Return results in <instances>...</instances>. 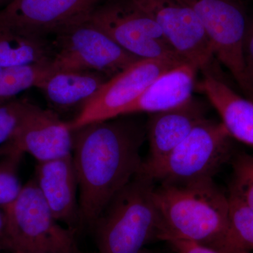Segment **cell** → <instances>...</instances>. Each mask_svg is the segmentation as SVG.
<instances>
[{
	"instance_id": "52a82bcc",
	"label": "cell",
	"mask_w": 253,
	"mask_h": 253,
	"mask_svg": "<svg viewBox=\"0 0 253 253\" xmlns=\"http://www.w3.org/2000/svg\"><path fill=\"white\" fill-rule=\"evenodd\" d=\"M56 36L53 71H96L110 78L141 59L123 49L89 19Z\"/></svg>"
},
{
	"instance_id": "4fadbf2b",
	"label": "cell",
	"mask_w": 253,
	"mask_h": 253,
	"mask_svg": "<svg viewBox=\"0 0 253 253\" xmlns=\"http://www.w3.org/2000/svg\"><path fill=\"white\" fill-rule=\"evenodd\" d=\"M206 113V105L192 96L175 108L149 114L146 124L149 153L142 168H150L163 161L207 118Z\"/></svg>"
},
{
	"instance_id": "ba28073f",
	"label": "cell",
	"mask_w": 253,
	"mask_h": 253,
	"mask_svg": "<svg viewBox=\"0 0 253 253\" xmlns=\"http://www.w3.org/2000/svg\"><path fill=\"white\" fill-rule=\"evenodd\" d=\"M186 61L180 56H168L131 63L107 80L69 122L70 126L73 131L90 123L120 117L156 78Z\"/></svg>"
},
{
	"instance_id": "7c38bea8",
	"label": "cell",
	"mask_w": 253,
	"mask_h": 253,
	"mask_svg": "<svg viewBox=\"0 0 253 253\" xmlns=\"http://www.w3.org/2000/svg\"><path fill=\"white\" fill-rule=\"evenodd\" d=\"M73 131L57 112L28 102L15 135L13 154H28L39 162L72 156Z\"/></svg>"
},
{
	"instance_id": "e0dca14e",
	"label": "cell",
	"mask_w": 253,
	"mask_h": 253,
	"mask_svg": "<svg viewBox=\"0 0 253 253\" xmlns=\"http://www.w3.org/2000/svg\"><path fill=\"white\" fill-rule=\"evenodd\" d=\"M109 78L96 71H52L38 89L56 112L81 109Z\"/></svg>"
},
{
	"instance_id": "6da1fadb",
	"label": "cell",
	"mask_w": 253,
	"mask_h": 253,
	"mask_svg": "<svg viewBox=\"0 0 253 253\" xmlns=\"http://www.w3.org/2000/svg\"><path fill=\"white\" fill-rule=\"evenodd\" d=\"M146 125L126 116L73 130L72 158L82 221L94 224L106 206L142 167Z\"/></svg>"
},
{
	"instance_id": "8fae6325",
	"label": "cell",
	"mask_w": 253,
	"mask_h": 253,
	"mask_svg": "<svg viewBox=\"0 0 253 253\" xmlns=\"http://www.w3.org/2000/svg\"><path fill=\"white\" fill-rule=\"evenodd\" d=\"M108 0H11L0 9V26L45 37L88 21Z\"/></svg>"
},
{
	"instance_id": "8992f818",
	"label": "cell",
	"mask_w": 253,
	"mask_h": 253,
	"mask_svg": "<svg viewBox=\"0 0 253 253\" xmlns=\"http://www.w3.org/2000/svg\"><path fill=\"white\" fill-rule=\"evenodd\" d=\"M194 11L204 28L214 58L228 70L246 99L253 86L244 57L249 19L243 0H179Z\"/></svg>"
},
{
	"instance_id": "4dcf8cb0",
	"label": "cell",
	"mask_w": 253,
	"mask_h": 253,
	"mask_svg": "<svg viewBox=\"0 0 253 253\" xmlns=\"http://www.w3.org/2000/svg\"><path fill=\"white\" fill-rule=\"evenodd\" d=\"M144 253H150L149 251H148L147 250H146V251H145V252Z\"/></svg>"
},
{
	"instance_id": "484cf974",
	"label": "cell",
	"mask_w": 253,
	"mask_h": 253,
	"mask_svg": "<svg viewBox=\"0 0 253 253\" xmlns=\"http://www.w3.org/2000/svg\"><path fill=\"white\" fill-rule=\"evenodd\" d=\"M0 245L6 248V236H5V216L4 211L0 209Z\"/></svg>"
},
{
	"instance_id": "3957f363",
	"label": "cell",
	"mask_w": 253,
	"mask_h": 253,
	"mask_svg": "<svg viewBox=\"0 0 253 253\" xmlns=\"http://www.w3.org/2000/svg\"><path fill=\"white\" fill-rule=\"evenodd\" d=\"M155 186L141 169L111 200L95 222L97 253H144L150 243L161 241Z\"/></svg>"
},
{
	"instance_id": "277c9868",
	"label": "cell",
	"mask_w": 253,
	"mask_h": 253,
	"mask_svg": "<svg viewBox=\"0 0 253 253\" xmlns=\"http://www.w3.org/2000/svg\"><path fill=\"white\" fill-rule=\"evenodd\" d=\"M6 248L35 253H80L74 231L61 225L35 179L4 209Z\"/></svg>"
},
{
	"instance_id": "7a4b0ae2",
	"label": "cell",
	"mask_w": 253,
	"mask_h": 253,
	"mask_svg": "<svg viewBox=\"0 0 253 253\" xmlns=\"http://www.w3.org/2000/svg\"><path fill=\"white\" fill-rule=\"evenodd\" d=\"M154 199L161 217V241L184 240L222 253L229 229V196L214 179L160 184Z\"/></svg>"
},
{
	"instance_id": "ac0fdd59",
	"label": "cell",
	"mask_w": 253,
	"mask_h": 253,
	"mask_svg": "<svg viewBox=\"0 0 253 253\" xmlns=\"http://www.w3.org/2000/svg\"><path fill=\"white\" fill-rule=\"evenodd\" d=\"M53 54L44 37L0 26V67L47 62Z\"/></svg>"
},
{
	"instance_id": "4316f807",
	"label": "cell",
	"mask_w": 253,
	"mask_h": 253,
	"mask_svg": "<svg viewBox=\"0 0 253 253\" xmlns=\"http://www.w3.org/2000/svg\"><path fill=\"white\" fill-rule=\"evenodd\" d=\"M249 78L253 86V71H251V72L249 73Z\"/></svg>"
},
{
	"instance_id": "5b68a950",
	"label": "cell",
	"mask_w": 253,
	"mask_h": 253,
	"mask_svg": "<svg viewBox=\"0 0 253 253\" xmlns=\"http://www.w3.org/2000/svg\"><path fill=\"white\" fill-rule=\"evenodd\" d=\"M231 139L221 122L206 118L163 161L141 171L159 184L213 179L229 158Z\"/></svg>"
},
{
	"instance_id": "d6986e66",
	"label": "cell",
	"mask_w": 253,
	"mask_h": 253,
	"mask_svg": "<svg viewBox=\"0 0 253 253\" xmlns=\"http://www.w3.org/2000/svg\"><path fill=\"white\" fill-rule=\"evenodd\" d=\"M52 71L51 61L0 67V105L16 99L17 95L32 87H39Z\"/></svg>"
},
{
	"instance_id": "cb8c5ba5",
	"label": "cell",
	"mask_w": 253,
	"mask_h": 253,
	"mask_svg": "<svg viewBox=\"0 0 253 253\" xmlns=\"http://www.w3.org/2000/svg\"><path fill=\"white\" fill-rule=\"evenodd\" d=\"M176 253H220L207 246L184 240H170L167 241Z\"/></svg>"
},
{
	"instance_id": "9c48e42d",
	"label": "cell",
	"mask_w": 253,
	"mask_h": 253,
	"mask_svg": "<svg viewBox=\"0 0 253 253\" xmlns=\"http://www.w3.org/2000/svg\"><path fill=\"white\" fill-rule=\"evenodd\" d=\"M89 21L139 59L180 56L154 20L131 0H108L95 10Z\"/></svg>"
},
{
	"instance_id": "603a6c76",
	"label": "cell",
	"mask_w": 253,
	"mask_h": 253,
	"mask_svg": "<svg viewBox=\"0 0 253 253\" xmlns=\"http://www.w3.org/2000/svg\"><path fill=\"white\" fill-rule=\"evenodd\" d=\"M22 154H13L0 163V208L4 209L17 197L22 189L16 173V166Z\"/></svg>"
},
{
	"instance_id": "30bf717a",
	"label": "cell",
	"mask_w": 253,
	"mask_h": 253,
	"mask_svg": "<svg viewBox=\"0 0 253 253\" xmlns=\"http://www.w3.org/2000/svg\"><path fill=\"white\" fill-rule=\"evenodd\" d=\"M159 26L179 56L204 74L211 71L214 54L204 28L194 11L179 0H131Z\"/></svg>"
},
{
	"instance_id": "f546056e",
	"label": "cell",
	"mask_w": 253,
	"mask_h": 253,
	"mask_svg": "<svg viewBox=\"0 0 253 253\" xmlns=\"http://www.w3.org/2000/svg\"><path fill=\"white\" fill-rule=\"evenodd\" d=\"M4 249V248L2 247V246L0 245V253H2V249Z\"/></svg>"
},
{
	"instance_id": "44dd1931",
	"label": "cell",
	"mask_w": 253,
	"mask_h": 253,
	"mask_svg": "<svg viewBox=\"0 0 253 253\" xmlns=\"http://www.w3.org/2000/svg\"><path fill=\"white\" fill-rule=\"evenodd\" d=\"M28 102L14 99L0 105V155L7 156L12 153L13 141Z\"/></svg>"
},
{
	"instance_id": "d4e9b609",
	"label": "cell",
	"mask_w": 253,
	"mask_h": 253,
	"mask_svg": "<svg viewBox=\"0 0 253 253\" xmlns=\"http://www.w3.org/2000/svg\"><path fill=\"white\" fill-rule=\"evenodd\" d=\"M244 57L248 73L253 71V18L250 21L244 41Z\"/></svg>"
},
{
	"instance_id": "f1b7e54d",
	"label": "cell",
	"mask_w": 253,
	"mask_h": 253,
	"mask_svg": "<svg viewBox=\"0 0 253 253\" xmlns=\"http://www.w3.org/2000/svg\"><path fill=\"white\" fill-rule=\"evenodd\" d=\"M12 253H35L23 252V251H13Z\"/></svg>"
},
{
	"instance_id": "2e32d148",
	"label": "cell",
	"mask_w": 253,
	"mask_h": 253,
	"mask_svg": "<svg viewBox=\"0 0 253 253\" xmlns=\"http://www.w3.org/2000/svg\"><path fill=\"white\" fill-rule=\"evenodd\" d=\"M199 88L217 111L231 138L253 148V102L238 94L221 78L205 74Z\"/></svg>"
},
{
	"instance_id": "83f0119b",
	"label": "cell",
	"mask_w": 253,
	"mask_h": 253,
	"mask_svg": "<svg viewBox=\"0 0 253 253\" xmlns=\"http://www.w3.org/2000/svg\"><path fill=\"white\" fill-rule=\"evenodd\" d=\"M10 1H11V0H0V6H1V4H4V3L6 2V1H8V3H9Z\"/></svg>"
},
{
	"instance_id": "7402d4cb",
	"label": "cell",
	"mask_w": 253,
	"mask_h": 253,
	"mask_svg": "<svg viewBox=\"0 0 253 253\" xmlns=\"http://www.w3.org/2000/svg\"><path fill=\"white\" fill-rule=\"evenodd\" d=\"M230 196L253 211V156L240 154L233 162Z\"/></svg>"
},
{
	"instance_id": "9a60e30c",
	"label": "cell",
	"mask_w": 253,
	"mask_h": 253,
	"mask_svg": "<svg viewBox=\"0 0 253 253\" xmlns=\"http://www.w3.org/2000/svg\"><path fill=\"white\" fill-rule=\"evenodd\" d=\"M199 68L184 62L156 78L122 116L161 112L184 104L193 96Z\"/></svg>"
},
{
	"instance_id": "ffe728a7",
	"label": "cell",
	"mask_w": 253,
	"mask_h": 253,
	"mask_svg": "<svg viewBox=\"0 0 253 253\" xmlns=\"http://www.w3.org/2000/svg\"><path fill=\"white\" fill-rule=\"evenodd\" d=\"M229 229L222 253L253 251V211L229 195Z\"/></svg>"
},
{
	"instance_id": "5bb4252c",
	"label": "cell",
	"mask_w": 253,
	"mask_h": 253,
	"mask_svg": "<svg viewBox=\"0 0 253 253\" xmlns=\"http://www.w3.org/2000/svg\"><path fill=\"white\" fill-rule=\"evenodd\" d=\"M34 179L56 220L74 231L82 219L72 156L38 163Z\"/></svg>"
}]
</instances>
